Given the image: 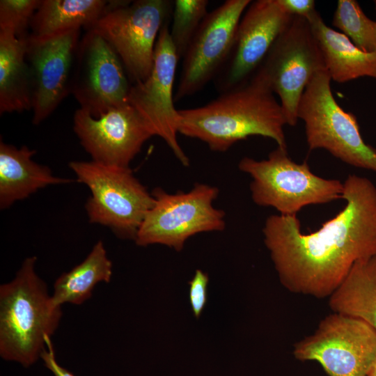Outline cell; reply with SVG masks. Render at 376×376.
Returning a JSON list of instances; mask_svg holds the SVG:
<instances>
[{
    "label": "cell",
    "mask_w": 376,
    "mask_h": 376,
    "mask_svg": "<svg viewBox=\"0 0 376 376\" xmlns=\"http://www.w3.org/2000/svg\"><path fill=\"white\" fill-rule=\"evenodd\" d=\"M343 187L345 206L314 232L304 234L296 214L266 219L264 243L289 291L329 297L356 262L376 255V187L357 175Z\"/></svg>",
    "instance_id": "obj_1"
},
{
    "label": "cell",
    "mask_w": 376,
    "mask_h": 376,
    "mask_svg": "<svg viewBox=\"0 0 376 376\" xmlns=\"http://www.w3.org/2000/svg\"><path fill=\"white\" fill-rule=\"evenodd\" d=\"M178 133L225 152L239 141L258 135L287 148L286 120L280 102L265 79L255 72L244 84L207 104L178 110Z\"/></svg>",
    "instance_id": "obj_2"
},
{
    "label": "cell",
    "mask_w": 376,
    "mask_h": 376,
    "mask_svg": "<svg viewBox=\"0 0 376 376\" xmlns=\"http://www.w3.org/2000/svg\"><path fill=\"white\" fill-rule=\"evenodd\" d=\"M36 260L26 258L15 277L0 286V356L24 367L41 357L45 337L55 333L62 316L35 270Z\"/></svg>",
    "instance_id": "obj_3"
},
{
    "label": "cell",
    "mask_w": 376,
    "mask_h": 376,
    "mask_svg": "<svg viewBox=\"0 0 376 376\" xmlns=\"http://www.w3.org/2000/svg\"><path fill=\"white\" fill-rule=\"evenodd\" d=\"M238 168L252 178L253 201L272 207L282 215H294L304 206L343 198V183L314 174L306 161L293 162L287 148L278 146L260 161L244 157Z\"/></svg>",
    "instance_id": "obj_4"
},
{
    "label": "cell",
    "mask_w": 376,
    "mask_h": 376,
    "mask_svg": "<svg viewBox=\"0 0 376 376\" xmlns=\"http://www.w3.org/2000/svg\"><path fill=\"white\" fill-rule=\"evenodd\" d=\"M327 70L306 86L297 109L310 150L322 148L346 164L376 172V148L363 140L356 116L340 107Z\"/></svg>",
    "instance_id": "obj_5"
},
{
    "label": "cell",
    "mask_w": 376,
    "mask_h": 376,
    "mask_svg": "<svg viewBox=\"0 0 376 376\" xmlns=\"http://www.w3.org/2000/svg\"><path fill=\"white\" fill-rule=\"evenodd\" d=\"M69 167L91 191L85 208L89 221L108 227L120 239L135 240L155 199L130 167L74 161Z\"/></svg>",
    "instance_id": "obj_6"
},
{
    "label": "cell",
    "mask_w": 376,
    "mask_h": 376,
    "mask_svg": "<svg viewBox=\"0 0 376 376\" xmlns=\"http://www.w3.org/2000/svg\"><path fill=\"white\" fill-rule=\"evenodd\" d=\"M219 193L217 187L203 183L174 194L155 187L151 193L154 204L136 233V244H162L180 251L191 236L224 230L225 212L213 206Z\"/></svg>",
    "instance_id": "obj_7"
},
{
    "label": "cell",
    "mask_w": 376,
    "mask_h": 376,
    "mask_svg": "<svg viewBox=\"0 0 376 376\" xmlns=\"http://www.w3.org/2000/svg\"><path fill=\"white\" fill-rule=\"evenodd\" d=\"M173 6L168 0L121 1L86 30L111 46L134 84L151 72L157 39Z\"/></svg>",
    "instance_id": "obj_8"
},
{
    "label": "cell",
    "mask_w": 376,
    "mask_h": 376,
    "mask_svg": "<svg viewBox=\"0 0 376 376\" xmlns=\"http://www.w3.org/2000/svg\"><path fill=\"white\" fill-rule=\"evenodd\" d=\"M325 69L308 20L294 16L256 72L279 96L286 123L295 126L298 105L306 86L318 72Z\"/></svg>",
    "instance_id": "obj_9"
},
{
    "label": "cell",
    "mask_w": 376,
    "mask_h": 376,
    "mask_svg": "<svg viewBox=\"0 0 376 376\" xmlns=\"http://www.w3.org/2000/svg\"><path fill=\"white\" fill-rule=\"evenodd\" d=\"M300 361H316L329 376H367L376 361V331L365 322L334 313L295 345Z\"/></svg>",
    "instance_id": "obj_10"
},
{
    "label": "cell",
    "mask_w": 376,
    "mask_h": 376,
    "mask_svg": "<svg viewBox=\"0 0 376 376\" xmlns=\"http://www.w3.org/2000/svg\"><path fill=\"white\" fill-rule=\"evenodd\" d=\"M128 79L111 46L97 33L86 30L77 47L70 85L79 108L97 118L127 104Z\"/></svg>",
    "instance_id": "obj_11"
},
{
    "label": "cell",
    "mask_w": 376,
    "mask_h": 376,
    "mask_svg": "<svg viewBox=\"0 0 376 376\" xmlns=\"http://www.w3.org/2000/svg\"><path fill=\"white\" fill-rule=\"evenodd\" d=\"M178 60L167 21L157 39L151 72L143 81L131 85L127 102L153 135L161 137L182 165L187 166L189 159L178 140L179 115L174 106L173 84Z\"/></svg>",
    "instance_id": "obj_12"
},
{
    "label": "cell",
    "mask_w": 376,
    "mask_h": 376,
    "mask_svg": "<svg viewBox=\"0 0 376 376\" xmlns=\"http://www.w3.org/2000/svg\"><path fill=\"white\" fill-rule=\"evenodd\" d=\"M250 0H227L208 13L183 58L175 101L201 91L214 79L232 50L237 29Z\"/></svg>",
    "instance_id": "obj_13"
},
{
    "label": "cell",
    "mask_w": 376,
    "mask_h": 376,
    "mask_svg": "<svg viewBox=\"0 0 376 376\" xmlns=\"http://www.w3.org/2000/svg\"><path fill=\"white\" fill-rule=\"evenodd\" d=\"M293 17L278 0L251 1L238 24L230 56L214 79L221 93L252 77Z\"/></svg>",
    "instance_id": "obj_14"
},
{
    "label": "cell",
    "mask_w": 376,
    "mask_h": 376,
    "mask_svg": "<svg viewBox=\"0 0 376 376\" xmlns=\"http://www.w3.org/2000/svg\"><path fill=\"white\" fill-rule=\"evenodd\" d=\"M80 29L47 37L29 34L26 61L31 81L34 125L48 118L70 93Z\"/></svg>",
    "instance_id": "obj_15"
},
{
    "label": "cell",
    "mask_w": 376,
    "mask_h": 376,
    "mask_svg": "<svg viewBox=\"0 0 376 376\" xmlns=\"http://www.w3.org/2000/svg\"><path fill=\"white\" fill-rule=\"evenodd\" d=\"M73 128L92 161L120 167H129L144 143L154 136L129 103L97 118L79 108L74 114Z\"/></svg>",
    "instance_id": "obj_16"
},
{
    "label": "cell",
    "mask_w": 376,
    "mask_h": 376,
    "mask_svg": "<svg viewBox=\"0 0 376 376\" xmlns=\"http://www.w3.org/2000/svg\"><path fill=\"white\" fill-rule=\"evenodd\" d=\"M35 150L0 142V209L28 198L49 185L71 182L54 175L51 169L32 159Z\"/></svg>",
    "instance_id": "obj_17"
},
{
    "label": "cell",
    "mask_w": 376,
    "mask_h": 376,
    "mask_svg": "<svg viewBox=\"0 0 376 376\" xmlns=\"http://www.w3.org/2000/svg\"><path fill=\"white\" fill-rule=\"evenodd\" d=\"M307 19L331 79L345 83L363 77L376 79V52H365L345 35L328 26L315 10Z\"/></svg>",
    "instance_id": "obj_18"
},
{
    "label": "cell",
    "mask_w": 376,
    "mask_h": 376,
    "mask_svg": "<svg viewBox=\"0 0 376 376\" xmlns=\"http://www.w3.org/2000/svg\"><path fill=\"white\" fill-rule=\"evenodd\" d=\"M26 39L0 31L1 114L32 108L31 75L26 61Z\"/></svg>",
    "instance_id": "obj_19"
},
{
    "label": "cell",
    "mask_w": 376,
    "mask_h": 376,
    "mask_svg": "<svg viewBox=\"0 0 376 376\" xmlns=\"http://www.w3.org/2000/svg\"><path fill=\"white\" fill-rule=\"evenodd\" d=\"M120 1L41 0L30 23V35L47 37L82 26L88 29Z\"/></svg>",
    "instance_id": "obj_20"
},
{
    "label": "cell",
    "mask_w": 376,
    "mask_h": 376,
    "mask_svg": "<svg viewBox=\"0 0 376 376\" xmlns=\"http://www.w3.org/2000/svg\"><path fill=\"white\" fill-rule=\"evenodd\" d=\"M329 305L334 313L359 319L376 331V255L353 265Z\"/></svg>",
    "instance_id": "obj_21"
},
{
    "label": "cell",
    "mask_w": 376,
    "mask_h": 376,
    "mask_svg": "<svg viewBox=\"0 0 376 376\" xmlns=\"http://www.w3.org/2000/svg\"><path fill=\"white\" fill-rule=\"evenodd\" d=\"M111 276L112 263L104 243L99 240L80 264L63 273L55 281L52 295L53 302L57 306L65 303L80 305L91 297L97 283H109Z\"/></svg>",
    "instance_id": "obj_22"
},
{
    "label": "cell",
    "mask_w": 376,
    "mask_h": 376,
    "mask_svg": "<svg viewBox=\"0 0 376 376\" xmlns=\"http://www.w3.org/2000/svg\"><path fill=\"white\" fill-rule=\"evenodd\" d=\"M332 25L365 52H376V21L368 17L355 0H338Z\"/></svg>",
    "instance_id": "obj_23"
},
{
    "label": "cell",
    "mask_w": 376,
    "mask_h": 376,
    "mask_svg": "<svg viewBox=\"0 0 376 376\" xmlns=\"http://www.w3.org/2000/svg\"><path fill=\"white\" fill-rule=\"evenodd\" d=\"M207 0H175L170 36L180 58H183L207 11Z\"/></svg>",
    "instance_id": "obj_24"
},
{
    "label": "cell",
    "mask_w": 376,
    "mask_h": 376,
    "mask_svg": "<svg viewBox=\"0 0 376 376\" xmlns=\"http://www.w3.org/2000/svg\"><path fill=\"white\" fill-rule=\"evenodd\" d=\"M40 3L41 0H1L0 31L26 39L27 29Z\"/></svg>",
    "instance_id": "obj_25"
},
{
    "label": "cell",
    "mask_w": 376,
    "mask_h": 376,
    "mask_svg": "<svg viewBox=\"0 0 376 376\" xmlns=\"http://www.w3.org/2000/svg\"><path fill=\"white\" fill-rule=\"evenodd\" d=\"M208 281L207 274L201 269H197L189 282V303L196 318L201 315L206 304Z\"/></svg>",
    "instance_id": "obj_26"
},
{
    "label": "cell",
    "mask_w": 376,
    "mask_h": 376,
    "mask_svg": "<svg viewBox=\"0 0 376 376\" xmlns=\"http://www.w3.org/2000/svg\"><path fill=\"white\" fill-rule=\"evenodd\" d=\"M281 7L289 14L308 18L315 10L313 0H278Z\"/></svg>",
    "instance_id": "obj_27"
},
{
    "label": "cell",
    "mask_w": 376,
    "mask_h": 376,
    "mask_svg": "<svg viewBox=\"0 0 376 376\" xmlns=\"http://www.w3.org/2000/svg\"><path fill=\"white\" fill-rule=\"evenodd\" d=\"M46 347L41 354L45 366L54 376H75L68 370L61 366L56 361L54 347L50 336L45 337Z\"/></svg>",
    "instance_id": "obj_28"
},
{
    "label": "cell",
    "mask_w": 376,
    "mask_h": 376,
    "mask_svg": "<svg viewBox=\"0 0 376 376\" xmlns=\"http://www.w3.org/2000/svg\"><path fill=\"white\" fill-rule=\"evenodd\" d=\"M367 376H376V361H375L373 367L371 368Z\"/></svg>",
    "instance_id": "obj_29"
},
{
    "label": "cell",
    "mask_w": 376,
    "mask_h": 376,
    "mask_svg": "<svg viewBox=\"0 0 376 376\" xmlns=\"http://www.w3.org/2000/svg\"><path fill=\"white\" fill-rule=\"evenodd\" d=\"M374 3H375V10H376V0L374 1Z\"/></svg>",
    "instance_id": "obj_30"
}]
</instances>
